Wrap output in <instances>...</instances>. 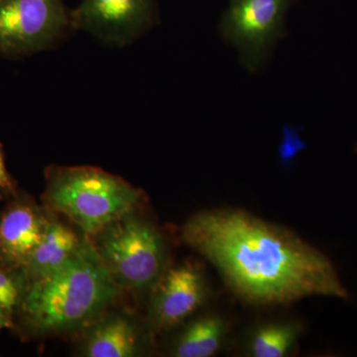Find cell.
I'll return each instance as SVG.
<instances>
[{"label": "cell", "instance_id": "1", "mask_svg": "<svg viewBox=\"0 0 357 357\" xmlns=\"http://www.w3.org/2000/svg\"><path fill=\"white\" fill-rule=\"evenodd\" d=\"M181 236L246 302L285 305L312 296L349 297L325 255L246 211H202L183 225Z\"/></svg>", "mask_w": 357, "mask_h": 357}, {"label": "cell", "instance_id": "2", "mask_svg": "<svg viewBox=\"0 0 357 357\" xmlns=\"http://www.w3.org/2000/svg\"><path fill=\"white\" fill-rule=\"evenodd\" d=\"M119 287L91 241L53 273L26 285L20 306L38 335H65L89 328L114 302Z\"/></svg>", "mask_w": 357, "mask_h": 357}, {"label": "cell", "instance_id": "3", "mask_svg": "<svg viewBox=\"0 0 357 357\" xmlns=\"http://www.w3.org/2000/svg\"><path fill=\"white\" fill-rule=\"evenodd\" d=\"M142 191L95 167H53L47 173L44 202L89 236L134 211Z\"/></svg>", "mask_w": 357, "mask_h": 357}, {"label": "cell", "instance_id": "4", "mask_svg": "<svg viewBox=\"0 0 357 357\" xmlns=\"http://www.w3.org/2000/svg\"><path fill=\"white\" fill-rule=\"evenodd\" d=\"M91 237V245L117 287L144 290L163 274L165 245L161 234L133 211Z\"/></svg>", "mask_w": 357, "mask_h": 357}, {"label": "cell", "instance_id": "5", "mask_svg": "<svg viewBox=\"0 0 357 357\" xmlns=\"http://www.w3.org/2000/svg\"><path fill=\"white\" fill-rule=\"evenodd\" d=\"M70 13L64 0H0V55L48 48L73 29Z\"/></svg>", "mask_w": 357, "mask_h": 357}, {"label": "cell", "instance_id": "6", "mask_svg": "<svg viewBox=\"0 0 357 357\" xmlns=\"http://www.w3.org/2000/svg\"><path fill=\"white\" fill-rule=\"evenodd\" d=\"M293 0H230L220 30L241 53L243 65L255 72L277 40L285 36V15Z\"/></svg>", "mask_w": 357, "mask_h": 357}, {"label": "cell", "instance_id": "7", "mask_svg": "<svg viewBox=\"0 0 357 357\" xmlns=\"http://www.w3.org/2000/svg\"><path fill=\"white\" fill-rule=\"evenodd\" d=\"M70 14L73 29L116 46L132 42L158 18L154 0H83Z\"/></svg>", "mask_w": 357, "mask_h": 357}, {"label": "cell", "instance_id": "8", "mask_svg": "<svg viewBox=\"0 0 357 357\" xmlns=\"http://www.w3.org/2000/svg\"><path fill=\"white\" fill-rule=\"evenodd\" d=\"M150 304L152 325L159 331L178 326L194 314L206 298L203 273L192 264H183L162 274Z\"/></svg>", "mask_w": 357, "mask_h": 357}, {"label": "cell", "instance_id": "9", "mask_svg": "<svg viewBox=\"0 0 357 357\" xmlns=\"http://www.w3.org/2000/svg\"><path fill=\"white\" fill-rule=\"evenodd\" d=\"M36 204L20 199L0 218V259L13 268H24L41 241L48 222Z\"/></svg>", "mask_w": 357, "mask_h": 357}, {"label": "cell", "instance_id": "10", "mask_svg": "<svg viewBox=\"0 0 357 357\" xmlns=\"http://www.w3.org/2000/svg\"><path fill=\"white\" fill-rule=\"evenodd\" d=\"M82 354L86 357H132L139 352V332L122 314L100 317L86 328Z\"/></svg>", "mask_w": 357, "mask_h": 357}, {"label": "cell", "instance_id": "11", "mask_svg": "<svg viewBox=\"0 0 357 357\" xmlns=\"http://www.w3.org/2000/svg\"><path fill=\"white\" fill-rule=\"evenodd\" d=\"M83 243L76 232L64 223L48 218L41 241L26 266L21 269L26 285L62 267Z\"/></svg>", "mask_w": 357, "mask_h": 357}, {"label": "cell", "instance_id": "12", "mask_svg": "<svg viewBox=\"0 0 357 357\" xmlns=\"http://www.w3.org/2000/svg\"><path fill=\"white\" fill-rule=\"evenodd\" d=\"M225 323L217 316L203 317L196 319L181 333L173 356L177 357H210L222 345Z\"/></svg>", "mask_w": 357, "mask_h": 357}, {"label": "cell", "instance_id": "13", "mask_svg": "<svg viewBox=\"0 0 357 357\" xmlns=\"http://www.w3.org/2000/svg\"><path fill=\"white\" fill-rule=\"evenodd\" d=\"M300 331V326L296 324L263 326L253 335L251 354L256 357L285 356L295 344Z\"/></svg>", "mask_w": 357, "mask_h": 357}, {"label": "cell", "instance_id": "14", "mask_svg": "<svg viewBox=\"0 0 357 357\" xmlns=\"http://www.w3.org/2000/svg\"><path fill=\"white\" fill-rule=\"evenodd\" d=\"M23 284L20 279L0 269V305L7 311L11 312L14 307L20 306L25 290Z\"/></svg>", "mask_w": 357, "mask_h": 357}, {"label": "cell", "instance_id": "15", "mask_svg": "<svg viewBox=\"0 0 357 357\" xmlns=\"http://www.w3.org/2000/svg\"><path fill=\"white\" fill-rule=\"evenodd\" d=\"M304 148V143L294 132L285 130V138L280 147V156L284 162H290L297 152Z\"/></svg>", "mask_w": 357, "mask_h": 357}, {"label": "cell", "instance_id": "16", "mask_svg": "<svg viewBox=\"0 0 357 357\" xmlns=\"http://www.w3.org/2000/svg\"><path fill=\"white\" fill-rule=\"evenodd\" d=\"M13 182L10 175L7 172L6 163H4L3 152L0 146V190H13Z\"/></svg>", "mask_w": 357, "mask_h": 357}, {"label": "cell", "instance_id": "17", "mask_svg": "<svg viewBox=\"0 0 357 357\" xmlns=\"http://www.w3.org/2000/svg\"><path fill=\"white\" fill-rule=\"evenodd\" d=\"M11 326H13V321L10 319V312L7 311L6 307L0 305V331Z\"/></svg>", "mask_w": 357, "mask_h": 357}]
</instances>
